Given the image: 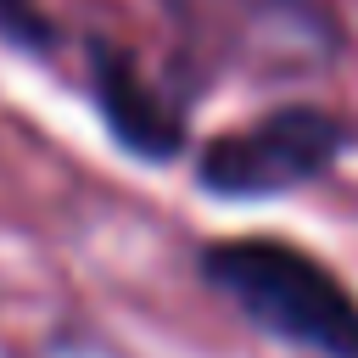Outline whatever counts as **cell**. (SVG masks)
Instances as JSON below:
<instances>
[{"label": "cell", "mask_w": 358, "mask_h": 358, "mask_svg": "<svg viewBox=\"0 0 358 358\" xmlns=\"http://www.w3.org/2000/svg\"><path fill=\"white\" fill-rule=\"evenodd\" d=\"M196 268L274 341L319 358H358V296L308 246L280 235H229L201 246Z\"/></svg>", "instance_id": "6da1fadb"}, {"label": "cell", "mask_w": 358, "mask_h": 358, "mask_svg": "<svg viewBox=\"0 0 358 358\" xmlns=\"http://www.w3.org/2000/svg\"><path fill=\"white\" fill-rule=\"evenodd\" d=\"M358 140V123L330 112V106H274L257 123L224 129L201 145L196 162V185L224 196V201H263V196H285L302 190L313 179H324L347 145Z\"/></svg>", "instance_id": "7a4b0ae2"}, {"label": "cell", "mask_w": 358, "mask_h": 358, "mask_svg": "<svg viewBox=\"0 0 358 358\" xmlns=\"http://www.w3.org/2000/svg\"><path fill=\"white\" fill-rule=\"evenodd\" d=\"M185 39L190 56L246 67L263 62L268 73H302L341 50V28L324 6L313 0H162Z\"/></svg>", "instance_id": "3957f363"}, {"label": "cell", "mask_w": 358, "mask_h": 358, "mask_svg": "<svg viewBox=\"0 0 358 358\" xmlns=\"http://www.w3.org/2000/svg\"><path fill=\"white\" fill-rule=\"evenodd\" d=\"M90 90H95V106H101L112 140L123 151H134L140 162H168L185 145V112H179V101L134 62L129 45L90 39Z\"/></svg>", "instance_id": "277c9868"}, {"label": "cell", "mask_w": 358, "mask_h": 358, "mask_svg": "<svg viewBox=\"0 0 358 358\" xmlns=\"http://www.w3.org/2000/svg\"><path fill=\"white\" fill-rule=\"evenodd\" d=\"M0 39L45 50L50 45V22H45V11H34V0H0Z\"/></svg>", "instance_id": "5b68a950"}]
</instances>
